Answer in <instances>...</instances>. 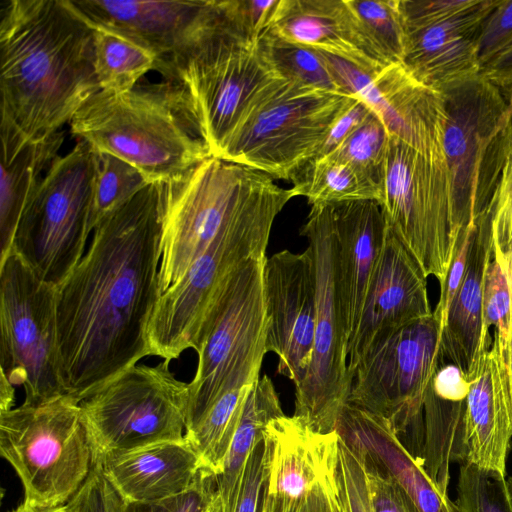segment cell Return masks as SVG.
<instances>
[{
	"label": "cell",
	"mask_w": 512,
	"mask_h": 512,
	"mask_svg": "<svg viewBox=\"0 0 512 512\" xmlns=\"http://www.w3.org/2000/svg\"><path fill=\"white\" fill-rule=\"evenodd\" d=\"M91 229L131 200L150 182L138 169L106 152L93 149Z\"/></svg>",
	"instance_id": "obj_33"
},
{
	"label": "cell",
	"mask_w": 512,
	"mask_h": 512,
	"mask_svg": "<svg viewBox=\"0 0 512 512\" xmlns=\"http://www.w3.org/2000/svg\"><path fill=\"white\" fill-rule=\"evenodd\" d=\"M508 388H509V401H510L511 419H512V337H511V344H510V360H509V367H508Z\"/></svg>",
	"instance_id": "obj_53"
},
{
	"label": "cell",
	"mask_w": 512,
	"mask_h": 512,
	"mask_svg": "<svg viewBox=\"0 0 512 512\" xmlns=\"http://www.w3.org/2000/svg\"><path fill=\"white\" fill-rule=\"evenodd\" d=\"M0 383L24 389L23 403L65 394L58 366L55 287L17 254L0 261Z\"/></svg>",
	"instance_id": "obj_14"
},
{
	"label": "cell",
	"mask_w": 512,
	"mask_h": 512,
	"mask_svg": "<svg viewBox=\"0 0 512 512\" xmlns=\"http://www.w3.org/2000/svg\"><path fill=\"white\" fill-rule=\"evenodd\" d=\"M159 184L158 297L251 210L282 187L259 170L210 156Z\"/></svg>",
	"instance_id": "obj_4"
},
{
	"label": "cell",
	"mask_w": 512,
	"mask_h": 512,
	"mask_svg": "<svg viewBox=\"0 0 512 512\" xmlns=\"http://www.w3.org/2000/svg\"><path fill=\"white\" fill-rule=\"evenodd\" d=\"M442 92L448 116L444 152L458 237L487 209L478 188L481 165L489 144L512 120V112L499 88L481 75Z\"/></svg>",
	"instance_id": "obj_16"
},
{
	"label": "cell",
	"mask_w": 512,
	"mask_h": 512,
	"mask_svg": "<svg viewBox=\"0 0 512 512\" xmlns=\"http://www.w3.org/2000/svg\"><path fill=\"white\" fill-rule=\"evenodd\" d=\"M260 42L274 69L283 78L318 90L343 94L320 51L286 41L269 30L263 33Z\"/></svg>",
	"instance_id": "obj_34"
},
{
	"label": "cell",
	"mask_w": 512,
	"mask_h": 512,
	"mask_svg": "<svg viewBox=\"0 0 512 512\" xmlns=\"http://www.w3.org/2000/svg\"><path fill=\"white\" fill-rule=\"evenodd\" d=\"M465 414L466 398H446L435 393L428 384L423 403L425 439L422 465L435 484L446 493L450 464H461L467 457Z\"/></svg>",
	"instance_id": "obj_30"
},
{
	"label": "cell",
	"mask_w": 512,
	"mask_h": 512,
	"mask_svg": "<svg viewBox=\"0 0 512 512\" xmlns=\"http://www.w3.org/2000/svg\"><path fill=\"white\" fill-rule=\"evenodd\" d=\"M512 38V0L498 1L481 24L477 39L482 66Z\"/></svg>",
	"instance_id": "obj_47"
},
{
	"label": "cell",
	"mask_w": 512,
	"mask_h": 512,
	"mask_svg": "<svg viewBox=\"0 0 512 512\" xmlns=\"http://www.w3.org/2000/svg\"><path fill=\"white\" fill-rule=\"evenodd\" d=\"M337 234V286L347 348L361 318L372 275L381 255L386 222L378 202L333 205Z\"/></svg>",
	"instance_id": "obj_23"
},
{
	"label": "cell",
	"mask_w": 512,
	"mask_h": 512,
	"mask_svg": "<svg viewBox=\"0 0 512 512\" xmlns=\"http://www.w3.org/2000/svg\"><path fill=\"white\" fill-rule=\"evenodd\" d=\"M466 397V460L506 474L512 438L507 379L490 344L477 363Z\"/></svg>",
	"instance_id": "obj_26"
},
{
	"label": "cell",
	"mask_w": 512,
	"mask_h": 512,
	"mask_svg": "<svg viewBox=\"0 0 512 512\" xmlns=\"http://www.w3.org/2000/svg\"><path fill=\"white\" fill-rule=\"evenodd\" d=\"M292 181L294 196L306 197L311 207L381 200V189L375 182L351 165L329 156L308 162Z\"/></svg>",
	"instance_id": "obj_32"
},
{
	"label": "cell",
	"mask_w": 512,
	"mask_h": 512,
	"mask_svg": "<svg viewBox=\"0 0 512 512\" xmlns=\"http://www.w3.org/2000/svg\"><path fill=\"white\" fill-rule=\"evenodd\" d=\"M345 440L357 445L363 453L373 512H420L378 459L357 442Z\"/></svg>",
	"instance_id": "obj_40"
},
{
	"label": "cell",
	"mask_w": 512,
	"mask_h": 512,
	"mask_svg": "<svg viewBox=\"0 0 512 512\" xmlns=\"http://www.w3.org/2000/svg\"><path fill=\"white\" fill-rule=\"evenodd\" d=\"M268 460L264 488L270 494L299 498L317 489L337 491L339 434L320 433L285 414L264 429Z\"/></svg>",
	"instance_id": "obj_20"
},
{
	"label": "cell",
	"mask_w": 512,
	"mask_h": 512,
	"mask_svg": "<svg viewBox=\"0 0 512 512\" xmlns=\"http://www.w3.org/2000/svg\"><path fill=\"white\" fill-rule=\"evenodd\" d=\"M497 2L481 0L475 8L452 18L406 28L401 64L417 80L441 92L479 76L477 39L482 22Z\"/></svg>",
	"instance_id": "obj_21"
},
{
	"label": "cell",
	"mask_w": 512,
	"mask_h": 512,
	"mask_svg": "<svg viewBox=\"0 0 512 512\" xmlns=\"http://www.w3.org/2000/svg\"><path fill=\"white\" fill-rule=\"evenodd\" d=\"M442 326L430 315L377 333L348 365L347 403L384 418L422 464L425 392L440 365Z\"/></svg>",
	"instance_id": "obj_6"
},
{
	"label": "cell",
	"mask_w": 512,
	"mask_h": 512,
	"mask_svg": "<svg viewBox=\"0 0 512 512\" xmlns=\"http://www.w3.org/2000/svg\"><path fill=\"white\" fill-rule=\"evenodd\" d=\"M268 451L261 438L253 447L241 478L234 512H260L266 480Z\"/></svg>",
	"instance_id": "obj_45"
},
{
	"label": "cell",
	"mask_w": 512,
	"mask_h": 512,
	"mask_svg": "<svg viewBox=\"0 0 512 512\" xmlns=\"http://www.w3.org/2000/svg\"><path fill=\"white\" fill-rule=\"evenodd\" d=\"M67 504L72 512H123L126 501L93 461L88 478Z\"/></svg>",
	"instance_id": "obj_44"
},
{
	"label": "cell",
	"mask_w": 512,
	"mask_h": 512,
	"mask_svg": "<svg viewBox=\"0 0 512 512\" xmlns=\"http://www.w3.org/2000/svg\"><path fill=\"white\" fill-rule=\"evenodd\" d=\"M76 139L164 182L206 158L209 150L170 83L114 93L100 90L69 123Z\"/></svg>",
	"instance_id": "obj_3"
},
{
	"label": "cell",
	"mask_w": 512,
	"mask_h": 512,
	"mask_svg": "<svg viewBox=\"0 0 512 512\" xmlns=\"http://www.w3.org/2000/svg\"><path fill=\"white\" fill-rule=\"evenodd\" d=\"M284 415L272 380L265 374L252 385L217 477L222 512H234L243 471L267 424Z\"/></svg>",
	"instance_id": "obj_29"
},
{
	"label": "cell",
	"mask_w": 512,
	"mask_h": 512,
	"mask_svg": "<svg viewBox=\"0 0 512 512\" xmlns=\"http://www.w3.org/2000/svg\"><path fill=\"white\" fill-rule=\"evenodd\" d=\"M260 512H340L338 490L321 488L299 498H289L270 494L263 488Z\"/></svg>",
	"instance_id": "obj_48"
},
{
	"label": "cell",
	"mask_w": 512,
	"mask_h": 512,
	"mask_svg": "<svg viewBox=\"0 0 512 512\" xmlns=\"http://www.w3.org/2000/svg\"><path fill=\"white\" fill-rule=\"evenodd\" d=\"M159 184L106 216L88 249L55 287L58 366L79 401L149 356L147 328L158 300Z\"/></svg>",
	"instance_id": "obj_1"
},
{
	"label": "cell",
	"mask_w": 512,
	"mask_h": 512,
	"mask_svg": "<svg viewBox=\"0 0 512 512\" xmlns=\"http://www.w3.org/2000/svg\"><path fill=\"white\" fill-rule=\"evenodd\" d=\"M493 249L511 267L512 259V152L506 157L496 191L489 202Z\"/></svg>",
	"instance_id": "obj_42"
},
{
	"label": "cell",
	"mask_w": 512,
	"mask_h": 512,
	"mask_svg": "<svg viewBox=\"0 0 512 512\" xmlns=\"http://www.w3.org/2000/svg\"><path fill=\"white\" fill-rule=\"evenodd\" d=\"M0 454L20 479L23 502L38 507L67 504L94 461L79 400L63 394L0 412Z\"/></svg>",
	"instance_id": "obj_7"
},
{
	"label": "cell",
	"mask_w": 512,
	"mask_h": 512,
	"mask_svg": "<svg viewBox=\"0 0 512 512\" xmlns=\"http://www.w3.org/2000/svg\"><path fill=\"white\" fill-rule=\"evenodd\" d=\"M337 488L340 512H373L363 453L340 435Z\"/></svg>",
	"instance_id": "obj_39"
},
{
	"label": "cell",
	"mask_w": 512,
	"mask_h": 512,
	"mask_svg": "<svg viewBox=\"0 0 512 512\" xmlns=\"http://www.w3.org/2000/svg\"><path fill=\"white\" fill-rule=\"evenodd\" d=\"M263 290L268 319L266 350L278 358L277 373L295 387L306 377L313 353L316 282L311 249H287L266 257Z\"/></svg>",
	"instance_id": "obj_17"
},
{
	"label": "cell",
	"mask_w": 512,
	"mask_h": 512,
	"mask_svg": "<svg viewBox=\"0 0 512 512\" xmlns=\"http://www.w3.org/2000/svg\"><path fill=\"white\" fill-rule=\"evenodd\" d=\"M509 106H510V108L512 110V98H510V100H509Z\"/></svg>",
	"instance_id": "obj_54"
},
{
	"label": "cell",
	"mask_w": 512,
	"mask_h": 512,
	"mask_svg": "<svg viewBox=\"0 0 512 512\" xmlns=\"http://www.w3.org/2000/svg\"><path fill=\"white\" fill-rule=\"evenodd\" d=\"M379 205L386 226L441 284L457 240L447 163L390 134Z\"/></svg>",
	"instance_id": "obj_13"
},
{
	"label": "cell",
	"mask_w": 512,
	"mask_h": 512,
	"mask_svg": "<svg viewBox=\"0 0 512 512\" xmlns=\"http://www.w3.org/2000/svg\"><path fill=\"white\" fill-rule=\"evenodd\" d=\"M491 326L494 327L491 343L499 354L508 355L512 337V274L510 265L494 249L484 280V335H489Z\"/></svg>",
	"instance_id": "obj_36"
},
{
	"label": "cell",
	"mask_w": 512,
	"mask_h": 512,
	"mask_svg": "<svg viewBox=\"0 0 512 512\" xmlns=\"http://www.w3.org/2000/svg\"><path fill=\"white\" fill-rule=\"evenodd\" d=\"M371 112L366 103L359 99L355 100L334 123L314 159L334 153L364 123Z\"/></svg>",
	"instance_id": "obj_50"
},
{
	"label": "cell",
	"mask_w": 512,
	"mask_h": 512,
	"mask_svg": "<svg viewBox=\"0 0 512 512\" xmlns=\"http://www.w3.org/2000/svg\"><path fill=\"white\" fill-rule=\"evenodd\" d=\"M493 240L489 206L477 219L460 285L449 305L442 326L440 363L448 360L469 381L482 352L490 347L483 333V290L492 257Z\"/></svg>",
	"instance_id": "obj_25"
},
{
	"label": "cell",
	"mask_w": 512,
	"mask_h": 512,
	"mask_svg": "<svg viewBox=\"0 0 512 512\" xmlns=\"http://www.w3.org/2000/svg\"><path fill=\"white\" fill-rule=\"evenodd\" d=\"M0 91V130L25 141L60 131L100 91L92 27L71 0L6 3Z\"/></svg>",
	"instance_id": "obj_2"
},
{
	"label": "cell",
	"mask_w": 512,
	"mask_h": 512,
	"mask_svg": "<svg viewBox=\"0 0 512 512\" xmlns=\"http://www.w3.org/2000/svg\"><path fill=\"white\" fill-rule=\"evenodd\" d=\"M421 266L386 226L383 249L372 275L358 328L347 348V366L379 332L430 315Z\"/></svg>",
	"instance_id": "obj_19"
},
{
	"label": "cell",
	"mask_w": 512,
	"mask_h": 512,
	"mask_svg": "<svg viewBox=\"0 0 512 512\" xmlns=\"http://www.w3.org/2000/svg\"><path fill=\"white\" fill-rule=\"evenodd\" d=\"M10 512H72L68 504L56 507H38L22 502Z\"/></svg>",
	"instance_id": "obj_52"
},
{
	"label": "cell",
	"mask_w": 512,
	"mask_h": 512,
	"mask_svg": "<svg viewBox=\"0 0 512 512\" xmlns=\"http://www.w3.org/2000/svg\"><path fill=\"white\" fill-rule=\"evenodd\" d=\"M266 257L247 261L230 276L203 324L195 349L197 368L189 382L186 428L224 393L260 377L267 353Z\"/></svg>",
	"instance_id": "obj_9"
},
{
	"label": "cell",
	"mask_w": 512,
	"mask_h": 512,
	"mask_svg": "<svg viewBox=\"0 0 512 512\" xmlns=\"http://www.w3.org/2000/svg\"><path fill=\"white\" fill-rule=\"evenodd\" d=\"M295 197L282 188L219 238L180 282L158 297L147 328L150 355L172 361L196 349L203 324L230 276L244 263L266 257L276 216Z\"/></svg>",
	"instance_id": "obj_10"
},
{
	"label": "cell",
	"mask_w": 512,
	"mask_h": 512,
	"mask_svg": "<svg viewBox=\"0 0 512 512\" xmlns=\"http://www.w3.org/2000/svg\"><path fill=\"white\" fill-rule=\"evenodd\" d=\"M89 22L93 35L94 69L100 90L114 93L130 91L148 71L157 70L160 60L148 48L119 31Z\"/></svg>",
	"instance_id": "obj_31"
},
{
	"label": "cell",
	"mask_w": 512,
	"mask_h": 512,
	"mask_svg": "<svg viewBox=\"0 0 512 512\" xmlns=\"http://www.w3.org/2000/svg\"><path fill=\"white\" fill-rule=\"evenodd\" d=\"M267 30L371 73L389 65L368 39L347 0H279Z\"/></svg>",
	"instance_id": "obj_22"
},
{
	"label": "cell",
	"mask_w": 512,
	"mask_h": 512,
	"mask_svg": "<svg viewBox=\"0 0 512 512\" xmlns=\"http://www.w3.org/2000/svg\"><path fill=\"white\" fill-rule=\"evenodd\" d=\"M389 136L384 123L372 111L364 123L329 157L351 165L382 189Z\"/></svg>",
	"instance_id": "obj_38"
},
{
	"label": "cell",
	"mask_w": 512,
	"mask_h": 512,
	"mask_svg": "<svg viewBox=\"0 0 512 512\" xmlns=\"http://www.w3.org/2000/svg\"><path fill=\"white\" fill-rule=\"evenodd\" d=\"M355 100L279 77L260 94L218 158L292 180Z\"/></svg>",
	"instance_id": "obj_8"
},
{
	"label": "cell",
	"mask_w": 512,
	"mask_h": 512,
	"mask_svg": "<svg viewBox=\"0 0 512 512\" xmlns=\"http://www.w3.org/2000/svg\"><path fill=\"white\" fill-rule=\"evenodd\" d=\"M225 20L162 58L157 68L176 89L214 157L260 94L282 77L260 40L242 39Z\"/></svg>",
	"instance_id": "obj_5"
},
{
	"label": "cell",
	"mask_w": 512,
	"mask_h": 512,
	"mask_svg": "<svg viewBox=\"0 0 512 512\" xmlns=\"http://www.w3.org/2000/svg\"><path fill=\"white\" fill-rule=\"evenodd\" d=\"M170 362L130 366L80 399L94 461L185 438L189 383Z\"/></svg>",
	"instance_id": "obj_11"
},
{
	"label": "cell",
	"mask_w": 512,
	"mask_h": 512,
	"mask_svg": "<svg viewBox=\"0 0 512 512\" xmlns=\"http://www.w3.org/2000/svg\"><path fill=\"white\" fill-rule=\"evenodd\" d=\"M456 505L459 512H512V486L506 474L460 464Z\"/></svg>",
	"instance_id": "obj_37"
},
{
	"label": "cell",
	"mask_w": 512,
	"mask_h": 512,
	"mask_svg": "<svg viewBox=\"0 0 512 512\" xmlns=\"http://www.w3.org/2000/svg\"><path fill=\"white\" fill-rule=\"evenodd\" d=\"M71 2L89 21L132 38L159 60L225 20L223 0Z\"/></svg>",
	"instance_id": "obj_18"
},
{
	"label": "cell",
	"mask_w": 512,
	"mask_h": 512,
	"mask_svg": "<svg viewBox=\"0 0 512 512\" xmlns=\"http://www.w3.org/2000/svg\"><path fill=\"white\" fill-rule=\"evenodd\" d=\"M98 463L127 503H151L178 496L209 472L186 438L149 445Z\"/></svg>",
	"instance_id": "obj_24"
},
{
	"label": "cell",
	"mask_w": 512,
	"mask_h": 512,
	"mask_svg": "<svg viewBox=\"0 0 512 512\" xmlns=\"http://www.w3.org/2000/svg\"><path fill=\"white\" fill-rule=\"evenodd\" d=\"M480 75L512 98V38L482 66Z\"/></svg>",
	"instance_id": "obj_51"
},
{
	"label": "cell",
	"mask_w": 512,
	"mask_h": 512,
	"mask_svg": "<svg viewBox=\"0 0 512 512\" xmlns=\"http://www.w3.org/2000/svg\"><path fill=\"white\" fill-rule=\"evenodd\" d=\"M300 234L309 242L316 282L312 359L296 387L294 416L320 433L336 430L349 395L347 342L337 286V234L332 206H312Z\"/></svg>",
	"instance_id": "obj_15"
},
{
	"label": "cell",
	"mask_w": 512,
	"mask_h": 512,
	"mask_svg": "<svg viewBox=\"0 0 512 512\" xmlns=\"http://www.w3.org/2000/svg\"><path fill=\"white\" fill-rule=\"evenodd\" d=\"M220 501L217 477L205 472L187 492L151 503H127L123 512H209Z\"/></svg>",
	"instance_id": "obj_41"
},
{
	"label": "cell",
	"mask_w": 512,
	"mask_h": 512,
	"mask_svg": "<svg viewBox=\"0 0 512 512\" xmlns=\"http://www.w3.org/2000/svg\"><path fill=\"white\" fill-rule=\"evenodd\" d=\"M336 430L340 436L357 442L378 459L420 512H459L456 503L406 450L384 418L347 403Z\"/></svg>",
	"instance_id": "obj_27"
},
{
	"label": "cell",
	"mask_w": 512,
	"mask_h": 512,
	"mask_svg": "<svg viewBox=\"0 0 512 512\" xmlns=\"http://www.w3.org/2000/svg\"><path fill=\"white\" fill-rule=\"evenodd\" d=\"M368 39L389 64L402 63L406 30L399 0H347Z\"/></svg>",
	"instance_id": "obj_35"
},
{
	"label": "cell",
	"mask_w": 512,
	"mask_h": 512,
	"mask_svg": "<svg viewBox=\"0 0 512 512\" xmlns=\"http://www.w3.org/2000/svg\"><path fill=\"white\" fill-rule=\"evenodd\" d=\"M509 481H510V484H511V486H512V478H511Z\"/></svg>",
	"instance_id": "obj_56"
},
{
	"label": "cell",
	"mask_w": 512,
	"mask_h": 512,
	"mask_svg": "<svg viewBox=\"0 0 512 512\" xmlns=\"http://www.w3.org/2000/svg\"><path fill=\"white\" fill-rule=\"evenodd\" d=\"M511 274H512V259H511Z\"/></svg>",
	"instance_id": "obj_55"
},
{
	"label": "cell",
	"mask_w": 512,
	"mask_h": 512,
	"mask_svg": "<svg viewBox=\"0 0 512 512\" xmlns=\"http://www.w3.org/2000/svg\"><path fill=\"white\" fill-rule=\"evenodd\" d=\"M481 0H399L405 29L446 20L475 8Z\"/></svg>",
	"instance_id": "obj_46"
},
{
	"label": "cell",
	"mask_w": 512,
	"mask_h": 512,
	"mask_svg": "<svg viewBox=\"0 0 512 512\" xmlns=\"http://www.w3.org/2000/svg\"><path fill=\"white\" fill-rule=\"evenodd\" d=\"M279 0H223L233 31L242 39L259 42L270 27Z\"/></svg>",
	"instance_id": "obj_43"
},
{
	"label": "cell",
	"mask_w": 512,
	"mask_h": 512,
	"mask_svg": "<svg viewBox=\"0 0 512 512\" xmlns=\"http://www.w3.org/2000/svg\"><path fill=\"white\" fill-rule=\"evenodd\" d=\"M93 169L92 147L77 139L45 172L14 235L10 253L54 287L81 260L92 234Z\"/></svg>",
	"instance_id": "obj_12"
},
{
	"label": "cell",
	"mask_w": 512,
	"mask_h": 512,
	"mask_svg": "<svg viewBox=\"0 0 512 512\" xmlns=\"http://www.w3.org/2000/svg\"><path fill=\"white\" fill-rule=\"evenodd\" d=\"M64 139L60 130L22 145L1 142L0 261L10 253L20 218Z\"/></svg>",
	"instance_id": "obj_28"
},
{
	"label": "cell",
	"mask_w": 512,
	"mask_h": 512,
	"mask_svg": "<svg viewBox=\"0 0 512 512\" xmlns=\"http://www.w3.org/2000/svg\"><path fill=\"white\" fill-rule=\"evenodd\" d=\"M476 224L477 221L474 225L463 229L458 234L446 278L440 284V297L433 313L440 320L441 326H443L449 305L460 285Z\"/></svg>",
	"instance_id": "obj_49"
}]
</instances>
